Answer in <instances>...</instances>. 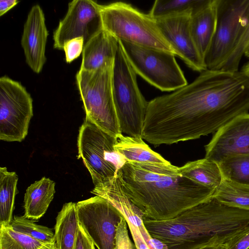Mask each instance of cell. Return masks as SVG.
<instances>
[{
  "instance_id": "cell-1",
  "label": "cell",
  "mask_w": 249,
  "mask_h": 249,
  "mask_svg": "<svg viewBox=\"0 0 249 249\" xmlns=\"http://www.w3.org/2000/svg\"><path fill=\"white\" fill-rule=\"evenodd\" d=\"M157 124L171 142L195 140L216 132L249 111V79L241 71L206 70L172 93L155 98Z\"/></svg>"
},
{
  "instance_id": "cell-2",
  "label": "cell",
  "mask_w": 249,
  "mask_h": 249,
  "mask_svg": "<svg viewBox=\"0 0 249 249\" xmlns=\"http://www.w3.org/2000/svg\"><path fill=\"white\" fill-rule=\"evenodd\" d=\"M117 175L143 218L162 221L211 199L215 190L182 175L179 167L126 161Z\"/></svg>"
},
{
  "instance_id": "cell-3",
  "label": "cell",
  "mask_w": 249,
  "mask_h": 249,
  "mask_svg": "<svg viewBox=\"0 0 249 249\" xmlns=\"http://www.w3.org/2000/svg\"><path fill=\"white\" fill-rule=\"evenodd\" d=\"M150 235L168 249L222 245L249 224V211L222 204L213 196L171 219H143Z\"/></svg>"
},
{
  "instance_id": "cell-4",
  "label": "cell",
  "mask_w": 249,
  "mask_h": 249,
  "mask_svg": "<svg viewBox=\"0 0 249 249\" xmlns=\"http://www.w3.org/2000/svg\"><path fill=\"white\" fill-rule=\"evenodd\" d=\"M103 29L118 40L176 53L161 32L156 20L124 2L101 5Z\"/></svg>"
},
{
  "instance_id": "cell-5",
  "label": "cell",
  "mask_w": 249,
  "mask_h": 249,
  "mask_svg": "<svg viewBox=\"0 0 249 249\" xmlns=\"http://www.w3.org/2000/svg\"><path fill=\"white\" fill-rule=\"evenodd\" d=\"M112 95L122 134L142 138L148 103L141 93L134 71L118 40L112 75Z\"/></svg>"
},
{
  "instance_id": "cell-6",
  "label": "cell",
  "mask_w": 249,
  "mask_h": 249,
  "mask_svg": "<svg viewBox=\"0 0 249 249\" xmlns=\"http://www.w3.org/2000/svg\"><path fill=\"white\" fill-rule=\"evenodd\" d=\"M113 65L90 71L80 69L75 79L86 117L103 130L116 137L122 133L113 99Z\"/></svg>"
},
{
  "instance_id": "cell-7",
  "label": "cell",
  "mask_w": 249,
  "mask_h": 249,
  "mask_svg": "<svg viewBox=\"0 0 249 249\" xmlns=\"http://www.w3.org/2000/svg\"><path fill=\"white\" fill-rule=\"evenodd\" d=\"M215 32L204 56L207 70L221 71L237 47L249 19V0H216Z\"/></svg>"
},
{
  "instance_id": "cell-8",
  "label": "cell",
  "mask_w": 249,
  "mask_h": 249,
  "mask_svg": "<svg viewBox=\"0 0 249 249\" xmlns=\"http://www.w3.org/2000/svg\"><path fill=\"white\" fill-rule=\"evenodd\" d=\"M116 137L101 129L86 117L78 137V157L89 170L94 186L115 177L126 162L115 149Z\"/></svg>"
},
{
  "instance_id": "cell-9",
  "label": "cell",
  "mask_w": 249,
  "mask_h": 249,
  "mask_svg": "<svg viewBox=\"0 0 249 249\" xmlns=\"http://www.w3.org/2000/svg\"><path fill=\"white\" fill-rule=\"evenodd\" d=\"M120 41L136 73L152 86L171 91L188 84L174 54Z\"/></svg>"
},
{
  "instance_id": "cell-10",
  "label": "cell",
  "mask_w": 249,
  "mask_h": 249,
  "mask_svg": "<svg viewBox=\"0 0 249 249\" xmlns=\"http://www.w3.org/2000/svg\"><path fill=\"white\" fill-rule=\"evenodd\" d=\"M33 99L20 82L0 78V139L22 142L28 134L33 115Z\"/></svg>"
},
{
  "instance_id": "cell-11",
  "label": "cell",
  "mask_w": 249,
  "mask_h": 249,
  "mask_svg": "<svg viewBox=\"0 0 249 249\" xmlns=\"http://www.w3.org/2000/svg\"><path fill=\"white\" fill-rule=\"evenodd\" d=\"M78 223L98 249H114L115 238L123 215L109 202L95 196L76 203Z\"/></svg>"
},
{
  "instance_id": "cell-12",
  "label": "cell",
  "mask_w": 249,
  "mask_h": 249,
  "mask_svg": "<svg viewBox=\"0 0 249 249\" xmlns=\"http://www.w3.org/2000/svg\"><path fill=\"white\" fill-rule=\"evenodd\" d=\"M101 5L92 0H73L68 4L66 15L53 33V48L63 50L67 41L79 37L84 45L103 29Z\"/></svg>"
},
{
  "instance_id": "cell-13",
  "label": "cell",
  "mask_w": 249,
  "mask_h": 249,
  "mask_svg": "<svg viewBox=\"0 0 249 249\" xmlns=\"http://www.w3.org/2000/svg\"><path fill=\"white\" fill-rule=\"evenodd\" d=\"M205 158L218 163L228 157L249 155V113L239 115L219 128L205 145Z\"/></svg>"
},
{
  "instance_id": "cell-14",
  "label": "cell",
  "mask_w": 249,
  "mask_h": 249,
  "mask_svg": "<svg viewBox=\"0 0 249 249\" xmlns=\"http://www.w3.org/2000/svg\"><path fill=\"white\" fill-rule=\"evenodd\" d=\"M191 15L183 14L156 19L162 35L184 63L195 71L207 70L204 60L198 51L190 30Z\"/></svg>"
},
{
  "instance_id": "cell-15",
  "label": "cell",
  "mask_w": 249,
  "mask_h": 249,
  "mask_svg": "<svg viewBox=\"0 0 249 249\" xmlns=\"http://www.w3.org/2000/svg\"><path fill=\"white\" fill-rule=\"evenodd\" d=\"M48 35L44 12L39 5L35 4L30 10L24 24L21 45L26 63L36 73L41 72L46 61Z\"/></svg>"
},
{
  "instance_id": "cell-16",
  "label": "cell",
  "mask_w": 249,
  "mask_h": 249,
  "mask_svg": "<svg viewBox=\"0 0 249 249\" xmlns=\"http://www.w3.org/2000/svg\"><path fill=\"white\" fill-rule=\"evenodd\" d=\"M91 193L106 199L130 223L140 231L146 242L151 236L143 223V213L133 203L124 190L117 175L94 186Z\"/></svg>"
},
{
  "instance_id": "cell-17",
  "label": "cell",
  "mask_w": 249,
  "mask_h": 249,
  "mask_svg": "<svg viewBox=\"0 0 249 249\" xmlns=\"http://www.w3.org/2000/svg\"><path fill=\"white\" fill-rule=\"evenodd\" d=\"M118 40L103 29L84 45L80 69L94 71L113 63Z\"/></svg>"
},
{
  "instance_id": "cell-18",
  "label": "cell",
  "mask_w": 249,
  "mask_h": 249,
  "mask_svg": "<svg viewBox=\"0 0 249 249\" xmlns=\"http://www.w3.org/2000/svg\"><path fill=\"white\" fill-rule=\"evenodd\" d=\"M216 19V0H210L190 18L191 34L203 60L215 32Z\"/></svg>"
},
{
  "instance_id": "cell-19",
  "label": "cell",
  "mask_w": 249,
  "mask_h": 249,
  "mask_svg": "<svg viewBox=\"0 0 249 249\" xmlns=\"http://www.w3.org/2000/svg\"><path fill=\"white\" fill-rule=\"evenodd\" d=\"M55 182L43 177L26 190L24 198V216L37 220L46 213L55 193Z\"/></svg>"
},
{
  "instance_id": "cell-20",
  "label": "cell",
  "mask_w": 249,
  "mask_h": 249,
  "mask_svg": "<svg viewBox=\"0 0 249 249\" xmlns=\"http://www.w3.org/2000/svg\"><path fill=\"white\" fill-rule=\"evenodd\" d=\"M115 149L126 161L140 163L169 165L171 163L154 151L141 138L125 136L116 137Z\"/></svg>"
},
{
  "instance_id": "cell-21",
  "label": "cell",
  "mask_w": 249,
  "mask_h": 249,
  "mask_svg": "<svg viewBox=\"0 0 249 249\" xmlns=\"http://www.w3.org/2000/svg\"><path fill=\"white\" fill-rule=\"evenodd\" d=\"M181 174L194 182L215 190L223 177L218 163L204 158L189 161L179 167Z\"/></svg>"
},
{
  "instance_id": "cell-22",
  "label": "cell",
  "mask_w": 249,
  "mask_h": 249,
  "mask_svg": "<svg viewBox=\"0 0 249 249\" xmlns=\"http://www.w3.org/2000/svg\"><path fill=\"white\" fill-rule=\"evenodd\" d=\"M78 227L76 203H65L58 213L54 226L57 249H74Z\"/></svg>"
},
{
  "instance_id": "cell-23",
  "label": "cell",
  "mask_w": 249,
  "mask_h": 249,
  "mask_svg": "<svg viewBox=\"0 0 249 249\" xmlns=\"http://www.w3.org/2000/svg\"><path fill=\"white\" fill-rule=\"evenodd\" d=\"M18 178L15 172L0 168V225H9L13 218Z\"/></svg>"
},
{
  "instance_id": "cell-24",
  "label": "cell",
  "mask_w": 249,
  "mask_h": 249,
  "mask_svg": "<svg viewBox=\"0 0 249 249\" xmlns=\"http://www.w3.org/2000/svg\"><path fill=\"white\" fill-rule=\"evenodd\" d=\"M213 196L226 206L249 211V184L223 178Z\"/></svg>"
},
{
  "instance_id": "cell-25",
  "label": "cell",
  "mask_w": 249,
  "mask_h": 249,
  "mask_svg": "<svg viewBox=\"0 0 249 249\" xmlns=\"http://www.w3.org/2000/svg\"><path fill=\"white\" fill-rule=\"evenodd\" d=\"M210 0H157L148 13L153 18L183 15L191 16L208 3Z\"/></svg>"
},
{
  "instance_id": "cell-26",
  "label": "cell",
  "mask_w": 249,
  "mask_h": 249,
  "mask_svg": "<svg viewBox=\"0 0 249 249\" xmlns=\"http://www.w3.org/2000/svg\"><path fill=\"white\" fill-rule=\"evenodd\" d=\"M217 163L223 178L249 184V155L231 156Z\"/></svg>"
},
{
  "instance_id": "cell-27",
  "label": "cell",
  "mask_w": 249,
  "mask_h": 249,
  "mask_svg": "<svg viewBox=\"0 0 249 249\" xmlns=\"http://www.w3.org/2000/svg\"><path fill=\"white\" fill-rule=\"evenodd\" d=\"M0 226V249H39L45 244L16 231L10 225Z\"/></svg>"
},
{
  "instance_id": "cell-28",
  "label": "cell",
  "mask_w": 249,
  "mask_h": 249,
  "mask_svg": "<svg viewBox=\"0 0 249 249\" xmlns=\"http://www.w3.org/2000/svg\"><path fill=\"white\" fill-rule=\"evenodd\" d=\"M24 216H15L9 225L14 230L45 243L55 241V234L48 227L37 224Z\"/></svg>"
},
{
  "instance_id": "cell-29",
  "label": "cell",
  "mask_w": 249,
  "mask_h": 249,
  "mask_svg": "<svg viewBox=\"0 0 249 249\" xmlns=\"http://www.w3.org/2000/svg\"><path fill=\"white\" fill-rule=\"evenodd\" d=\"M249 45V19L235 49L229 58L221 71H237L240 62L245 51Z\"/></svg>"
},
{
  "instance_id": "cell-30",
  "label": "cell",
  "mask_w": 249,
  "mask_h": 249,
  "mask_svg": "<svg viewBox=\"0 0 249 249\" xmlns=\"http://www.w3.org/2000/svg\"><path fill=\"white\" fill-rule=\"evenodd\" d=\"M128 225L124 217H122L117 229L114 249H134L129 238Z\"/></svg>"
},
{
  "instance_id": "cell-31",
  "label": "cell",
  "mask_w": 249,
  "mask_h": 249,
  "mask_svg": "<svg viewBox=\"0 0 249 249\" xmlns=\"http://www.w3.org/2000/svg\"><path fill=\"white\" fill-rule=\"evenodd\" d=\"M84 46V39L82 37L69 40L64 45L65 60L70 63L78 58L83 52Z\"/></svg>"
},
{
  "instance_id": "cell-32",
  "label": "cell",
  "mask_w": 249,
  "mask_h": 249,
  "mask_svg": "<svg viewBox=\"0 0 249 249\" xmlns=\"http://www.w3.org/2000/svg\"><path fill=\"white\" fill-rule=\"evenodd\" d=\"M223 245L226 249H249V224Z\"/></svg>"
},
{
  "instance_id": "cell-33",
  "label": "cell",
  "mask_w": 249,
  "mask_h": 249,
  "mask_svg": "<svg viewBox=\"0 0 249 249\" xmlns=\"http://www.w3.org/2000/svg\"><path fill=\"white\" fill-rule=\"evenodd\" d=\"M95 246L92 240L78 223L74 249H95Z\"/></svg>"
},
{
  "instance_id": "cell-34",
  "label": "cell",
  "mask_w": 249,
  "mask_h": 249,
  "mask_svg": "<svg viewBox=\"0 0 249 249\" xmlns=\"http://www.w3.org/2000/svg\"><path fill=\"white\" fill-rule=\"evenodd\" d=\"M135 243L136 249H149L139 231L130 223H127Z\"/></svg>"
},
{
  "instance_id": "cell-35",
  "label": "cell",
  "mask_w": 249,
  "mask_h": 249,
  "mask_svg": "<svg viewBox=\"0 0 249 249\" xmlns=\"http://www.w3.org/2000/svg\"><path fill=\"white\" fill-rule=\"evenodd\" d=\"M19 2L18 0H0V16L1 17Z\"/></svg>"
},
{
  "instance_id": "cell-36",
  "label": "cell",
  "mask_w": 249,
  "mask_h": 249,
  "mask_svg": "<svg viewBox=\"0 0 249 249\" xmlns=\"http://www.w3.org/2000/svg\"><path fill=\"white\" fill-rule=\"evenodd\" d=\"M149 249H168L167 245L160 240L151 236L146 242Z\"/></svg>"
},
{
  "instance_id": "cell-37",
  "label": "cell",
  "mask_w": 249,
  "mask_h": 249,
  "mask_svg": "<svg viewBox=\"0 0 249 249\" xmlns=\"http://www.w3.org/2000/svg\"><path fill=\"white\" fill-rule=\"evenodd\" d=\"M39 249H57L56 242L45 243Z\"/></svg>"
},
{
  "instance_id": "cell-38",
  "label": "cell",
  "mask_w": 249,
  "mask_h": 249,
  "mask_svg": "<svg viewBox=\"0 0 249 249\" xmlns=\"http://www.w3.org/2000/svg\"><path fill=\"white\" fill-rule=\"evenodd\" d=\"M241 71L249 79V61L243 67Z\"/></svg>"
},
{
  "instance_id": "cell-39",
  "label": "cell",
  "mask_w": 249,
  "mask_h": 249,
  "mask_svg": "<svg viewBox=\"0 0 249 249\" xmlns=\"http://www.w3.org/2000/svg\"><path fill=\"white\" fill-rule=\"evenodd\" d=\"M222 245L219 246H209L201 248L199 249H220Z\"/></svg>"
},
{
  "instance_id": "cell-40",
  "label": "cell",
  "mask_w": 249,
  "mask_h": 249,
  "mask_svg": "<svg viewBox=\"0 0 249 249\" xmlns=\"http://www.w3.org/2000/svg\"><path fill=\"white\" fill-rule=\"evenodd\" d=\"M244 55L246 56L249 57V45L248 46V47L246 48L245 53Z\"/></svg>"
},
{
  "instance_id": "cell-41",
  "label": "cell",
  "mask_w": 249,
  "mask_h": 249,
  "mask_svg": "<svg viewBox=\"0 0 249 249\" xmlns=\"http://www.w3.org/2000/svg\"><path fill=\"white\" fill-rule=\"evenodd\" d=\"M220 249H226L225 246H224V245H222L221 248Z\"/></svg>"
}]
</instances>
